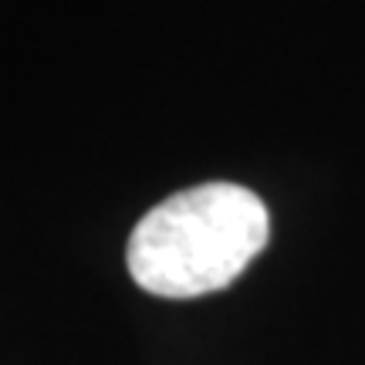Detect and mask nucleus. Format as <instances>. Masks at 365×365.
Wrapping results in <instances>:
<instances>
[{
  "label": "nucleus",
  "mask_w": 365,
  "mask_h": 365,
  "mask_svg": "<svg viewBox=\"0 0 365 365\" xmlns=\"http://www.w3.org/2000/svg\"><path fill=\"white\" fill-rule=\"evenodd\" d=\"M271 217L237 182L173 193L135 223L125 250L132 281L156 298H200L234 284L267 247Z\"/></svg>",
  "instance_id": "obj_1"
}]
</instances>
